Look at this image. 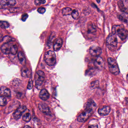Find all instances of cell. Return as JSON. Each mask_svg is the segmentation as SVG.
<instances>
[{"mask_svg": "<svg viewBox=\"0 0 128 128\" xmlns=\"http://www.w3.org/2000/svg\"><path fill=\"white\" fill-rule=\"evenodd\" d=\"M86 107L83 112L78 116V121L80 122H85L90 118L96 109V105L93 100H90L86 104Z\"/></svg>", "mask_w": 128, "mask_h": 128, "instance_id": "6da1fadb", "label": "cell"}, {"mask_svg": "<svg viewBox=\"0 0 128 128\" xmlns=\"http://www.w3.org/2000/svg\"><path fill=\"white\" fill-rule=\"evenodd\" d=\"M112 33L118 35L122 40L126 39L128 36V31L122 25L114 26Z\"/></svg>", "mask_w": 128, "mask_h": 128, "instance_id": "7a4b0ae2", "label": "cell"}, {"mask_svg": "<svg viewBox=\"0 0 128 128\" xmlns=\"http://www.w3.org/2000/svg\"><path fill=\"white\" fill-rule=\"evenodd\" d=\"M2 52L5 55L11 54L15 55L17 53V47L16 45L9 43H5L1 47Z\"/></svg>", "mask_w": 128, "mask_h": 128, "instance_id": "3957f363", "label": "cell"}, {"mask_svg": "<svg viewBox=\"0 0 128 128\" xmlns=\"http://www.w3.org/2000/svg\"><path fill=\"white\" fill-rule=\"evenodd\" d=\"M108 62L110 73L115 75L119 74L120 71L116 60L112 58H109L108 59Z\"/></svg>", "mask_w": 128, "mask_h": 128, "instance_id": "277c9868", "label": "cell"}, {"mask_svg": "<svg viewBox=\"0 0 128 128\" xmlns=\"http://www.w3.org/2000/svg\"><path fill=\"white\" fill-rule=\"evenodd\" d=\"M107 46L110 49L112 50L117 47L118 41L116 35L111 33L107 37L106 40Z\"/></svg>", "mask_w": 128, "mask_h": 128, "instance_id": "5b68a950", "label": "cell"}, {"mask_svg": "<svg viewBox=\"0 0 128 128\" xmlns=\"http://www.w3.org/2000/svg\"><path fill=\"white\" fill-rule=\"evenodd\" d=\"M44 60L48 65L52 66L56 63V56L54 52L52 50L47 51L44 56Z\"/></svg>", "mask_w": 128, "mask_h": 128, "instance_id": "8992f818", "label": "cell"}, {"mask_svg": "<svg viewBox=\"0 0 128 128\" xmlns=\"http://www.w3.org/2000/svg\"><path fill=\"white\" fill-rule=\"evenodd\" d=\"M45 78V73L42 71H38L36 73L35 76V85L38 88L42 85Z\"/></svg>", "mask_w": 128, "mask_h": 128, "instance_id": "52a82bcc", "label": "cell"}, {"mask_svg": "<svg viewBox=\"0 0 128 128\" xmlns=\"http://www.w3.org/2000/svg\"><path fill=\"white\" fill-rule=\"evenodd\" d=\"M16 4V0H1L0 1V10L13 7Z\"/></svg>", "mask_w": 128, "mask_h": 128, "instance_id": "ba28073f", "label": "cell"}, {"mask_svg": "<svg viewBox=\"0 0 128 128\" xmlns=\"http://www.w3.org/2000/svg\"><path fill=\"white\" fill-rule=\"evenodd\" d=\"M26 107L24 105L18 107L13 114L14 118L16 119H18L21 118L22 113L26 110Z\"/></svg>", "mask_w": 128, "mask_h": 128, "instance_id": "9c48e42d", "label": "cell"}, {"mask_svg": "<svg viewBox=\"0 0 128 128\" xmlns=\"http://www.w3.org/2000/svg\"><path fill=\"white\" fill-rule=\"evenodd\" d=\"M120 10L122 13H128V0H119L118 2Z\"/></svg>", "mask_w": 128, "mask_h": 128, "instance_id": "30bf717a", "label": "cell"}, {"mask_svg": "<svg viewBox=\"0 0 128 128\" xmlns=\"http://www.w3.org/2000/svg\"><path fill=\"white\" fill-rule=\"evenodd\" d=\"M90 54L92 56H98L101 54L102 49L99 47L92 46L90 49Z\"/></svg>", "mask_w": 128, "mask_h": 128, "instance_id": "8fae6325", "label": "cell"}, {"mask_svg": "<svg viewBox=\"0 0 128 128\" xmlns=\"http://www.w3.org/2000/svg\"><path fill=\"white\" fill-rule=\"evenodd\" d=\"M38 108L45 115H49L50 113L49 107L45 103H41L39 104Z\"/></svg>", "mask_w": 128, "mask_h": 128, "instance_id": "7c38bea8", "label": "cell"}, {"mask_svg": "<svg viewBox=\"0 0 128 128\" xmlns=\"http://www.w3.org/2000/svg\"><path fill=\"white\" fill-rule=\"evenodd\" d=\"M110 110L111 109L109 106H105L99 108L98 112L100 115L104 116L108 115Z\"/></svg>", "mask_w": 128, "mask_h": 128, "instance_id": "4fadbf2b", "label": "cell"}, {"mask_svg": "<svg viewBox=\"0 0 128 128\" xmlns=\"http://www.w3.org/2000/svg\"><path fill=\"white\" fill-rule=\"evenodd\" d=\"M94 64L96 68L98 70H101L104 67V62L102 58L98 57L95 60Z\"/></svg>", "mask_w": 128, "mask_h": 128, "instance_id": "5bb4252c", "label": "cell"}, {"mask_svg": "<svg viewBox=\"0 0 128 128\" xmlns=\"http://www.w3.org/2000/svg\"><path fill=\"white\" fill-rule=\"evenodd\" d=\"M0 94L4 97H9L11 95L10 89L6 86H2L0 88Z\"/></svg>", "mask_w": 128, "mask_h": 128, "instance_id": "9a60e30c", "label": "cell"}, {"mask_svg": "<svg viewBox=\"0 0 128 128\" xmlns=\"http://www.w3.org/2000/svg\"><path fill=\"white\" fill-rule=\"evenodd\" d=\"M63 44V41L61 38H58L54 42L53 49L54 51H58L61 48Z\"/></svg>", "mask_w": 128, "mask_h": 128, "instance_id": "2e32d148", "label": "cell"}, {"mask_svg": "<svg viewBox=\"0 0 128 128\" xmlns=\"http://www.w3.org/2000/svg\"><path fill=\"white\" fill-rule=\"evenodd\" d=\"M39 97L42 100L46 101L49 98L50 94L47 90L44 89L40 91Z\"/></svg>", "mask_w": 128, "mask_h": 128, "instance_id": "e0dca14e", "label": "cell"}, {"mask_svg": "<svg viewBox=\"0 0 128 128\" xmlns=\"http://www.w3.org/2000/svg\"><path fill=\"white\" fill-rule=\"evenodd\" d=\"M18 58L20 62L22 65H25L26 64V59L24 54L22 52H19L18 54Z\"/></svg>", "mask_w": 128, "mask_h": 128, "instance_id": "ac0fdd59", "label": "cell"}, {"mask_svg": "<svg viewBox=\"0 0 128 128\" xmlns=\"http://www.w3.org/2000/svg\"><path fill=\"white\" fill-rule=\"evenodd\" d=\"M22 75L24 77H28L30 75V70L27 68L23 67L21 70Z\"/></svg>", "mask_w": 128, "mask_h": 128, "instance_id": "d6986e66", "label": "cell"}, {"mask_svg": "<svg viewBox=\"0 0 128 128\" xmlns=\"http://www.w3.org/2000/svg\"><path fill=\"white\" fill-rule=\"evenodd\" d=\"M119 19L124 22L128 23V13H124L118 16Z\"/></svg>", "mask_w": 128, "mask_h": 128, "instance_id": "ffe728a7", "label": "cell"}, {"mask_svg": "<svg viewBox=\"0 0 128 128\" xmlns=\"http://www.w3.org/2000/svg\"><path fill=\"white\" fill-rule=\"evenodd\" d=\"M72 11L71 8L68 7L65 8L62 10V14L64 16L70 15L71 14Z\"/></svg>", "mask_w": 128, "mask_h": 128, "instance_id": "44dd1931", "label": "cell"}, {"mask_svg": "<svg viewBox=\"0 0 128 128\" xmlns=\"http://www.w3.org/2000/svg\"><path fill=\"white\" fill-rule=\"evenodd\" d=\"M88 32L89 33H93L96 31V27L93 23H90L88 25Z\"/></svg>", "mask_w": 128, "mask_h": 128, "instance_id": "7402d4cb", "label": "cell"}, {"mask_svg": "<svg viewBox=\"0 0 128 128\" xmlns=\"http://www.w3.org/2000/svg\"><path fill=\"white\" fill-rule=\"evenodd\" d=\"M31 118L32 116L31 114L29 113H27L24 114L22 117V119L24 121L28 122L30 121Z\"/></svg>", "mask_w": 128, "mask_h": 128, "instance_id": "603a6c76", "label": "cell"}, {"mask_svg": "<svg viewBox=\"0 0 128 128\" xmlns=\"http://www.w3.org/2000/svg\"><path fill=\"white\" fill-rule=\"evenodd\" d=\"M3 41L4 43H8L11 41H14L15 40L12 38L8 36H6L3 38Z\"/></svg>", "mask_w": 128, "mask_h": 128, "instance_id": "cb8c5ba5", "label": "cell"}, {"mask_svg": "<svg viewBox=\"0 0 128 128\" xmlns=\"http://www.w3.org/2000/svg\"><path fill=\"white\" fill-rule=\"evenodd\" d=\"M71 15L72 18L74 19V20L78 19H79V17H80L78 11L75 10L72 11V13H71Z\"/></svg>", "mask_w": 128, "mask_h": 128, "instance_id": "d4e9b609", "label": "cell"}, {"mask_svg": "<svg viewBox=\"0 0 128 128\" xmlns=\"http://www.w3.org/2000/svg\"><path fill=\"white\" fill-rule=\"evenodd\" d=\"M10 26L9 23L5 21H0V27L2 28H8Z\"/></svg>", "mask_w": 128, "mask_h": 128, "instance_id": "484cf974", "label": "cell"}, {"mask_svg": "<svg viewBox=\"0 0 128 128\" xmlns=\"http://www.w3.org/2000/svg\"><path fill=\"white\" fill-rule=\"evenodd\" d=\"M6 99L3 96L0 95V106H4L6 104Z\"/></svg>", "mask_w": 128, "mask_h": 128, "instance_id": "4316f807", "label": "cell"}, {"mask_svg": "<svg viewBox=\"0 0 128 128\" xmlns=\"http://www.w3.org/2000/svg\"><path fill=\"white\" fill-rule=\"evenodd\" d=\"M99 86V82L98 80L93 81L91 83V87L92 88L94 89L98 88Z\"/></svg>", "mask_w": 128, "mask_h": 128, "instance_id": "83f0119b", "label": "cell"}, {"mask_svg": "<svg viewBox=\"0 0 128 128\" xmlns=\"http://www.w3.org/2000/svg\"><path fill=\"white\" fill-rule=\"evenodd\" d=\"M35 5L36 6H40L42 4H44L46 3V0H35L34 1Z\"/></svg>", "mask_w": 128, "mask_h": 128, "instance_id": "f1b7e54d", "label": "cell"}, {"mask_svg": "<svg viewBox=\"0 0 128 128\" xmlns=\"http://www.w3.org/2000/svg\"><path fill=\"white\" fill-rule=\"evenodd\" d=\"M33 86V82H32V79L31 77L30 78L28 82V88L29 89H31Z\"/></svg>", "mask_w": 128, "mask_h": 128, "instance_id": "f546056e", "label": "cell"}, {"mask_svg": "<svg viewBox=\"0 0 128 128\" xmlns=\"http://www.w3.org/2000/svg\"><path fill=\"white\" fill-rule=\"evenodd\" d=\"M46 10L43 7H40L39 8L38 10V12L39 13L41 14H42L46 12Z\"/></svg>", "mask_w": 128, "mask_h": 128, "instance_id": "4dcf8cb0", "label": "cell"}, {"mask_svg": "<svg viewBox=\"0 0 128 128\" xmlns=\"http://www.w3.org/2000/svg\"><path fill=\"white\" fill-rule=\"evenodd\" d=\"M28 17V15L26 14H23L22 16V20L23 21H25L27 19V18Z\"/></svg>", "mask_w": 128, "mask_h": 128, "instance_id": "1f68e13d", "label": "cell"}, {"mask_svg": "<svg viewBox=\"0 0 128 128\" xmlns=\"http://www.w3.org/2000/svg\"><path fill=\"white\" fill-rule=\"evenodd\" d=\"M3 36L2 35L0 34V42H1L2 40H3Z\"/></svg>", "mask_w": 128, "mask_h": 128, "instance_id": "d6a6232c", "label": "cell"}, {"mask_svg": "<svg viewBox=\"0 0 128 128\" xmlns=\"http://www.w3.org/2000/svg\"><path fill=\"white\" fill-rule=\"evenodd\" d=\"M24 127V128H27V127L30 128V126H28V125H26V126H25Z\"/></svg>", "mask_w": 128, "mask_h": 128, "instance_id": "836d02e7", "label": "cell"}, {"mask_svg": "<svg viewBox=\"0 0 128 128\" xmlns=\"http://www.w3.org/2000/svg\"><path fill=\"white\" fill-rule=\"evenodd\" d=\"M96 1L98 4H99V3H100V0H96Z\"/></svg>", "mask_w": 128, "mask_h": 128, "instance_id": "e575fe53", "label": "cell"}, {"mask_svg": "<svg viewBox=\"0 0 128 128\" xmlns=\"http://www.w3.org/2000/svg\"><path fill=\"white\" fill-rule=\"evenodd\" d=\"M127 80H128V75H127Z\"/></svg>", "mask_w": 128, "mask_h": 128, "instance_id": "d590c367", "label": "cell"}]
</instances>
